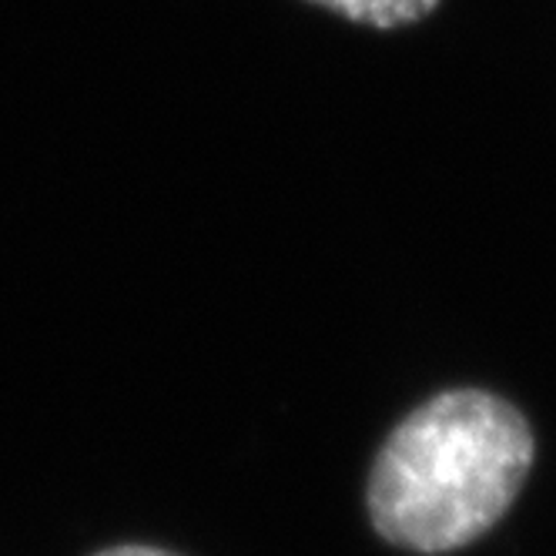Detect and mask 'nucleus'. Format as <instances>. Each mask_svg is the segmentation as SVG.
I'll use <instances>...</instances> for the list:
<instances>
[{
    "label": "nucleus",
    "mask_w": 556,
    "mask_h": 556,
    "mask_svg": "<svg viewBox=\"0 0 556 556\" xmlns=\"http://www.w3.org/2000/svg\"><path fill=\"white\" fill-rule=\"evenodd\" d=\"M536 459L527 416L486 389H450L395 426L369 472L376 533L413 553H453L490 533Z\"/></svg>",
    "instance_id": "f257e3e1"
},
{
    "label": "nucleus",
    "mask_w": 556,
    "mask_h": 556,
    "mask_svg": "<svg viewBox=\"0 0 556 556\" xmlns=\"http://www.w3.org/2000/svg\"><path fill=\"white\" fill-rule=\"evenodd\" d=\"M312 4L336 11L339 17L355 21V24L392 30V27H409L429 17L440 0H312Z\"/></svg>",
    "instance_id": "f03ea898"
},
{
    "label": "nucleus",
    "mask_w": 556,
    "mask_h": 556,
    "mask_svg": "<svg viewBox=\"0 0 556 556\" xmlns=\"http://www.w3.org/2000/svg\"><path fill=\"white\" fill-rule=\"evenodd\" d=\"M94 556H175V553L157 549V546H111V549L94 553Z\"/></svg>",
    "instance_id": "7ed1b4c3"
}]
</instances>
